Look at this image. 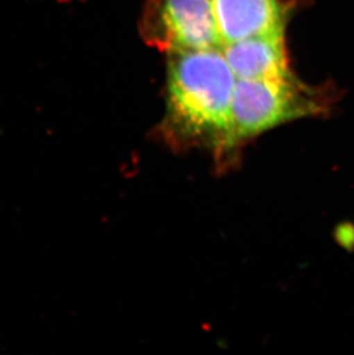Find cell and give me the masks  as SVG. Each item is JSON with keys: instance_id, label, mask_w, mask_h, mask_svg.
Masks as SVG:
<instances>
[{"instance_id": "6da1fadb", "label": "cell", "mask_w": 354, "mask_h": 355, "mask_svg": "<svg viewBox=\"0 0 354 355\" xmlns=\"http://www.w3.org/2000/svg\"><path fill=\"white\" fill-rule=\"evenodd\" d=\"M236 80L221 49L169 53L164 141L176 150L206 148L217 164L229 162Z\"/></svg>"}, {"instance_id": "7a4b0ae2", "label": "cell", "mask_w": 354, "mask_h": 355, "mask_svg": "<svg viewBox=\"0 0 354 355\" xmlns=\"http://www.w3.org/2000/svg\"><path fill=\"white\" fill-rule=\"evenodd\" d=\"M334 97L287 78L236 80L231 104L234 155L252 138L290 121L329 113Z\"/></svg>"}, {"instance_id": "3957f363", "label": "cell", "mask_w": 354, "mask_h": 355, "mask_svg": "<svg viewBox=\"0 0 354 355\" xmlns=\"http://www.w3.org/2000/svg\"><path fill=\"white\" fill-rule=\"evenodd\" d=\"M141 34L146 43L169 53L224 46L212 0H149Z\"/></svg>"}, {"instance_id": "277c9868", "label": "cell", "mask_w": 354, "mask_h": 355, "mask_svg": "<svg viewBox=\"0 0 354 355\" xmlns=\"http://www.w3.org/2000/svg\"><path fill=\"white\" fill-rule=\"evenodd\" d=\"M212 6L224 45L284 34L287 13L280 0H212Z\"/></svg>"}, {"instance_id": "5b68a950", "label": "cell", "mask_w": 354, "mask_h": 355, "mask_svg": "<svg viewBox=\"0 0 354 355\" xmlns=\"http://www.w3.org/2000/svg\"><path fill=\"white\" fill-rule=\"evenodd\" d=\"M237 80H264L291 76L284 34L238 40L221 47Z\"/></svg>"}]
</instances>
